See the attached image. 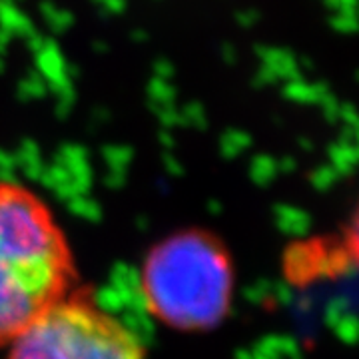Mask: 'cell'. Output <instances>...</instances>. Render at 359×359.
<instances>
[{"label": "cell", "instance_id": "6da1fadb", "mask_svg": "<svg viewBox=\"0 0 359 359\" xmlns=\"http://www.w3.org/2000/svg\"><path fill=\"white\" fill-rule=\"evenodd\" d=\"M78 282L70 242L46 200L0 180V347Z\"/></svg>", "mask_w": 359, "mask_h": 359}, {"label": "cell", "instance_id": "3957f363", "mask_svg": "<svg viewBox=\"0 0 359 359\" xmlns=\"http://www.w3.org/2000/svg\"><path fill=\"white\" fill-rule=\"evenodd\" d=\"M6 359H146L148 351L122 320L74 287L8 344Z\"/></svg>", "mask_w": 359, "mask_h": 359}, {"label": "cell", "instance_id": "7a4b0ae2", "mask_svg": "<svg viewBox=\"0 0 359 359\" xmlns=\"http://www.w3.org/2000/svg\"><path fill=\"white\" fill-rule=\"evenodd\" d=\"M236 271L228 245L205 230H182L150 248L140 290L148 311L180 332H205L230 316Z\"/></svg>", "mask_w": 359, "mask_h": 359}]
</instances>
